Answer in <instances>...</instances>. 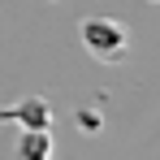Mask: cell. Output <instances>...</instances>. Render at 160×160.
Returning <instances> with one entry per match:
<instances>
[{"instance_id":"cell-1","label":"cell","mask_w":160,"mask_h":160,"mask_svg":"<svg viewBox=\"0 0 160 160\" xmlns=\"http://www.w3.org/2000/svg\"><path fill=\"white\" fill-rule=\"evenodd\" d=\"M78 39H82V48L95 61H104V65H117V61L130 56V30L117 18H82Z\"/></svg>"},{"instance_id":"cell-3","label":"cell","mask_w":160,"mask_h":160,"mask_svg":"<svg viewBox=\"0 0 160 160\" xmlns=\"http://www.w3.org/2000/svg\"><path fill=\"white\" fill-rule=\"evenodd\" d=\"M13 160H52V134L48 130H22Z\"/></svg>"},{"instance_id":"cell-2","label":"cell","mask_w":160,"mask_h":160,"mask_svg":"<svg viewBox=\"0 0 160 160\" xmlns=\"http://www.w3.org/2000/svg\"><path fill=\"white\" fill-rule=\"evenodd\" d=\"M9 117H18L22 130H48V126H52V108H48V100H39V95L18 100V104L9 108Z\"/></svg>"}]
</instances>
